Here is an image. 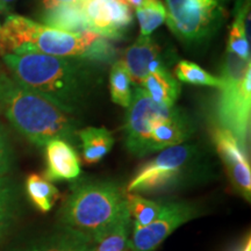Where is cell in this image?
<instances>
[{"label": "cell", "mask_w": 251, "mask_h": 251, "mask_svg": "<svg viewBox=\"0 0 251 251\" xmlns=\"http://www.w3.org/2000/svg\"><path fill=\"white\" fill-rule=\"evenodd\" d=\"M129 213H125L101 236L94 241L92 251H133L129 238Z\"/></svg>", "instance_id": "20"}, {"label": "cell", "mask_w": 251, "mask_h": 251, "mask_svg": "<svg viewBox=\"0 0 251 251\" xmlns=\"http://www.w3.org/2000/svg\"><path fill=\"white\" fill-rule=\"evenodd\" d=\"M174 76L179 83L181 81L193 85L212 86L216 89H220L221 86V80L219 79V77L213 76L205 69L190 61L178 62L174 69Z\"/></svg>", "instance_id": "25"}, {"label": "cell", "mask_w": 251, "mask_h": 251, "mask_svg": "<svg viewBox=\"0 0 251 251\" xmlns=\"http://www.w3.org/2000/svg\"><path fill=\"white\" fill-rule=\"evenodd\" d=\"M213 143L236 192L250 201L251 168L248 153L230 130L219 126L213 129Z\"/></svg>", "instance_id": "10"}, {"label": "cell", "mask_w": 251, "mask_h": 251, "mask_svg": "<svg viewBox=\"0 0 251 251\" xmlns=\"http://www.w3.org/2000/svg\"><path fill=\"white\" fill-rule=\"evenodd\" d=\"M198 158L192 144H179L159 151L135 174L126 187V193H156L180 184L191 172Z\"/></svg>", "instance_id": "7"}, {"label": "cell", "mask_w": 251, "mask_h": 251, "mask_svg": "<svg viewBox=\"0 0 251 251\" xmlns=\"http://www.w3.org/2000/svg\"><path fill=\"white\" fill-rule=\"evenodd\" d=\"M124 64L131 83L140 85L148 75L161 69H166L163 50L150 36H140L126 50Z\"/></svg>", "instance_id": "12"}, {"label": "cell", "mask_w": 251, "mask_h": 251, "mask_svg": "<svg viewBox=\"0 0 251 251\" xmlns=\"http://www.w3.org/2000/svg\"><path fill=\"white\" fill-rule=\"evenodd\" d=\"M26 192L34 206L42 213H48L59 198V191L51 181L37 174L28 176Z\"/></svg>", "instance_id": "21"}, {"label": "cell", "mask_w": 251, "mask_h": 251, "mask_svg": "<svg viewBox=\"0 0 251 251\" xmlns=\"http://www.w3.org/2000/svg\"><path fill=\"white\" fill-rule=\"evenodd\" d=\"M180 112L177 107H164L153 102L140 86H136L125 118L126 148L136 157L147 156L152 126L157 121L174 118Z\"/></svg>", "instance_id": "8"}, {"label": "cell", "mask_w": 251, "mask_h": 251, "mask_svg": "<svg viewBox=\"0 0 251 251\" xmlns=\"http://www.w3.org/2000/svg\"><path fill=\"white\" fill-rule=\"evenodd\" d=\"M79 137L81 156L86 164L101 161L114 146V136L102 127H86L77 131Z\"/></svg>", "instance_id": "17"}, {"label": "cell", "mask_w": 251, "mask_h": 251, "mask_svg": "<svg viewBox=\"0 0 251 251\" xmlns=\"http://www.w3.org/2000/svg\"><path fill=\"white\" fill-rule=\"evenodd\" d=\"M2 59L17 83L74 117L94 87L93 71L84 58L21 51L2 55Z\"/></svg>", "instance_id": "1"}, {"label": "cell", "mask_w": 251, "mask_h": 251, "mask_svg": "<svg viewBox=\"0 0 251 251\" xmlns=\"http://www.w3.org/2000/svg\"><path fill=\"white\" fill-rule=\"evenodd\" d=\"M12 164L11 148L6 137V134L0 125V177L7 174Z\"/></svg>", "instance_id": "27"}, {"label": "cell", "mask_w": 251, "mask_h": 251, "mask_svg": "<svg viewBox=\"0 0 251 251\" xmlns=\"http://www.w3.org/2000/svg\"><path fill=\"white\" fill-rule=\"evenodd\" d=\"M126 2H127V5L129 6H131V7H134L135 9H136L137 7H140L141 5H142V2H143V0H125Z\"/></svg>", "instance_id": "29"}, {"label": "cell", "mask_w": 251, "mask_h": 251, "mask_svg": "<svg viewBox=\"0 0 251 251\" xmlns=\"http://www.w3.org/2000/svg\"><path fill=\"white\" fill-rule=\"evenodd\" d=\"M216 120L230 130L248 153L251 118V63L227 51L220 71Z\"/></svg>", "instance_id": "5"}, {"label": "cell", "mask_w": 251, "mask_h": 251, "mask_svg": "<svg viewBox=\"0 0 251 251\" xmlns=\"http://www.w3.org/2000/svg\"><path fill=\"white\" fill-rule=\"evenodd\" d=\"M164 6L168 27L188 45L211 40L227 15L225 0H165Z\"/></svg>", "instance_id": "6"}, {"label": "cell", "mask_w": 251, "mask_h": 251, "mask_svg": "<svg viewBox=\"0 0 251 251\" xmlns=\"http://www.w3.org/2000/svg\"><path fill=\"white\" fill-rule=\"evenodd\" d=\"M192 133L193 126L183 112L171 119L157 121L150 130L148 155L183 144L190 139Z\"/></svg>", "instance_id": "14"}, {"label": "cell", "mask_w": 251, "mask_h": 251, "mask_svg": "<svg viewBox=\"0 0 251 251\" xmlns=\"http://www.w3.org/2000/svg\"><path fill=\"white\" fill-rule=\"evenodd\" d=\"M0 113L30 143L45 147L51 140L74 142L78 121L49 100L0 72Z\"/></svg>", "instance_id": "2"}, {"label": "cell", "mask_w": 251, "mask_h": 251, "mask_svg": "<svg viewBox=\"0 0 251 251\" xmlns=\"http://www.w3.org/2000/svg\"><path fill=\"white\" fill-rule=\"evenodd\" d=\"M17 206V191L9 178L0 177V237L13 221Z\"/></svg>", "instance_id": "26"}, {"label": "cell", "mask_w": 251, "mask_h": 251, "mask_svg": "<svg viewBox=\"0 0 251 251\" xmlns=\"http://www.w3.org/2000/svg\"><path fill=\"white\" fill-rule=\"evenodd\" d=\"M87 0H41L43 11L62 5H84Z\"/></svg>", "instance_id": "28"}, {"label": "cell", "mask_w": 251, "mask_h": 251, "mask_svg": "<svg viewBox=\"0 0 251 251\" xmlns=\"http://www.w3.org/2000/svg\"><path fill=\"white\" fill-rule=\"evenodd\" d=\"M0 1H1V5L4 6V7L8 11V6L11 5L12 2H14L15 0H0Z\"/></svg>", "instance_id": "30"}, {"label": "cell", "mask_w": 251, "mask_h": 251, "mask_svg": "<svg viewBox=\"0 0 251 251\" xmlns=\"http://www.w3.org/2000/svg\"><path fill=\"white\" fill-rule=\"evenodd\" d=\"M93 237L74 229L59 227L54 233L34 241L19 251H92Z\"/></svg>", "instance_id": "15"}, {"label": "cell", "mask_w": 251, "mask_h": 251, "mask_svg": "<svg viewBox=\"0 0 251 251\" xmlns=\"http://www.w3.org/2000/svg\"><path fill=\"white\" fill-rule=\"evenodd\" d=\"M99 37L91 30L69 33L11 14L0 26V54L36 51L55 57L83 58Z\"/></svg>", "instance_id": "4"}, {"label": "cell", "mask_w": 251, "mask_h": 251, "mask_svg": "<svg viewBox=\"0 0 251 251\" xmlns=\"http://www.w3.org/2000/svg\"><path fill=\"white\" fill-rule=\"evenodd\" d=\"M125 194L111 181L74 184L58 212L59 227L90 235L96 241L128 212Z\"/></svg>", "instance_id": "3"}, {"label": "cell", "mask_w": 251, "mask_h": 251, "mask_svg": "<svg viewBox=\"0 0 251 251\" xmlns=\"http://www.w3.org/2000/svg\"><path fill=\"white\" fill-rule=\"evenodd\" d=\"M46 174L49 181L74 180L80 176V158L70 143L64 140H51L45 146Z\"/></svg>", "instance_id": "13"}, {"label": "cell", "mask_w": 251, "mask_h": 251, "mask_svg": "<svg viewBox=\"0 0 251 251\" xmlns=\"http://www.w3.org/2000/svg\"><path fill=\"white\" fill-rule=\"evenodd\" d=\"M227 51L250 61V0L237 9L229 31Z\"/></svg>", "instance_id": "19"}, {"label": "cell", "mask_w": 251, "mask_h": 251, "mask_svg": "<svg viewBox=\"0 0 251 251\" xmlns=\"http://www.w3.org/2000/svg\"><path fill=\"white\" fill-rule=\"evenodd\" d=\"M7 9H6L4 6L1 5V1H0V13H7Z\"/></svg>", "instance_id": "31"}, {"label": "cell", "mask_w": 251, "mask_h": 251, "mask_svg": "<svg viewBox=\"0 0 251 251\" xmlns=\"http://www.w3.org/2000/svg\"><path fill=\"white\" fill-rule=\"evenodd\" d=\"M83 11L89 30L102 37L121 39L133 23V13L125 0H87Z\"/></svg>", "instance_id": "11"}, {"label": "cell", "mask_w": 251, "mask_h": 251, "mask_svg": "<svg viewBox=\"0 0 251 251\" xmlns=\"http://www.w3.org/2000/svg\"><path fill=\"white\" fill-rule=\"evenodd\" d=\"M131 84L133 83L124 62H115L109 72V92L113 102L125 108L129 107L133 98Z\"/></svg>", "instance_id": "23"}, {"label": "cell", "mask_w": 251, "mask_h": 251, "mask_svg": "<svg viewBox=\"0 0 251 251\" xmlns=\"http://www.w3.org/2000/svg\"><path fill=\"white\" fill-rule=\"evenodd\" d=\"M136 86H140L153 102L164 107H175L181 91L180 83L168 69H161L148 75Z\"/></svg>", "instance_id": "16"}, {"label": "cell", "mask_w": 251, "mask_h": 251, "mask_svg": "<svg viewBox=\"0 0 251 251\" xmlns=\"http://www.w3.org/2000/svg\"><path fill=\"white\" fill-rule=\"evenodd\" d=\"M41 19L45 26L69 33L79 34L89 30L83 5H62L47 9Z\"/></svg>", "instance_id": "18"}, {"label": "cell", "mask_w": 251, "mask_h": 251, "mask_svg": "<svg viewBox=\"0 0 251 251\" xmlns=\"http://www.w3.org/2000/svg\"><path fill=\"white\" fill-rule=\"evenodd\" d=\"M135 11L140 25V36H150L165 21L166 12L163 0H143L142 5Z\"/></svg>", "instance_id": "24"}, {"label": "cell", "mask_w": 251, "mask_h": 251, "mask_svg": "<svg viewBox=\"0 0 251 251\" xmlns=\"http://www.w3.org/2000/svg\"><path fill=\"white\" fill-rule=\"evenodd\" d=\"M125 198L133 227H146L150 225L162 211L163 205L147 199L141 194L127 193Z\"/></svg>", "instance_id": "22"}, {"label": "cell", "mask_w": 251, "mask_h": 251, "mask_svg": "<svg viewBox=\"0 0 251 251\" xmlns=\"http://www.w3.org/2000/svg\"><path fill=\"white\" fill-rule=\"evenodd\" d=\"M198 215L191 203L169 202L159 215L146 227H133L130 244L133 251H155L172 233Z\"/></svg>", "instance_id": "9"}]
</instances>
